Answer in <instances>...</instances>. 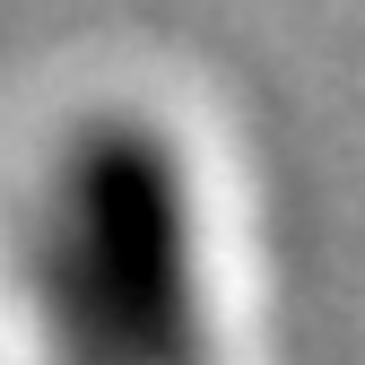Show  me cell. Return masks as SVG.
<instances>
[{"label": "cell", "instance_id": "6da1fadb", "mask_svg": "<svg viewBox=\"0 0 365 365\" xmlns=\"http://www.w3.org/2000/svg\"><path fill=\"white\" fill-rule=\"evenodd\" d=\"M0 365H261L244 174L192 78L122 61L35 105L0 174Z\"/></svg>", "mask_w": 365, "mask_h": 365}]
</instances>
